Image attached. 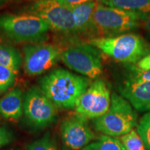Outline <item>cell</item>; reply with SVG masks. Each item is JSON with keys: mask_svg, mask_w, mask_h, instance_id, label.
<instances>
[{"mask_svg": "<svg viewBox=\"0 0 150 150\" xmlns=\"http://www.w3.org/2000/svg\"><path fill=\"white\" fill-rule=\"evenodd\" d=\"M91 79L65 69H54L39 80V87L58 108L74 109L78 99L88 88Z\"/></svg>", "mask_w": 150, "mask_h": 150, "instance_id": "cell-1", "label": "cell"}, {"mask_svg": "<svg viewBox=\"0 0 150 150\" xmlns=\"http://www.w3.org/2000/svg\"><path fill=\"white\" fill-rule=\"evenodd\" d=\"M147 16L98 3L93 14V38L131 33L140 27Z\"/></svg>", "mask_w": 150, "mask_h": 150, "instance_id": "cell-2", "label": "cell"}, {"mask_svg": "<svg viewBox=\"0 0 150 150\" xmlns=\"http://www.w3.org/2000/svg\"><path fill=\"white\" fill-rule=\"evenodd\" d=\"M88 43L116 61L127 65L136 64L150 53V45L141 35L128 33L117 36L95 38Z\"/></svg>", "mask_w": 150, "mask_h": 150, "instance_id": "cell-3", "label": "cell"}, {"mask_svg": "<svg viewBox=\"0 0 150 150\" xmlns=\"http://www.w3.org/2000/svg\"><path fill=\"white\" fill-rule=\"evenodd\" d=\"M94 125L97 131L105 136H122L137 125V114L126 99L112 93L109 109L104 115L94 120Z\"/></svg>", "mask_w": 150, "mask_h": 150, "instance_id": "cell-4", "label": "cell"}, {"mask_svg": "<svg viewBox=\"0 0 150 150\" xmlns=\"http://www.w3.org/2000/svg\"><path fill=\"white\" fill-rule=\"evenodd\" d=\"M50 27L34 15L4 14L0 16V31L11 40L18 42H42Z\"/></svg>", "mask_w": 150, "mask_h": 150, "instance_id": "cell-5", "label": "cell"}, {"mask_svg": "<svg viewBox=\"0 0 150 150\" xmlns=\"http://www.w3.org/2000/svg\"><path fill=\"white\" fill-rule=\"evenodd\" d=\"M61 60L67 67L90 79L102 74L103 65L101 52L89 43L71 46L62 52Z\"/></svg>", "mask_w": 150, "mask_h": 150, "instance_id": "cell-6", "label": "cell"}, {"mask_svg": "<svg viewBox=\"0 0 150 150\" xmlns=\"http://www.w3.org/2000/svg\"><path fill=\"white\" fill-rule=\"evenodd\" d=\"M27 11L44 20L50 30L65 34L76 33L71 7L56 0H36Z\"/></svg>", "mask_w": 150, "mask_h": 150, "instance_id": "cell-7", "label": "cell"}, {"mask_svg": "<svg viewBox=\"0 0 150 150\" xmlns=\"http://www.w3.org/2000/svg\"><path fill=\"white\" fill-rule=\"evenodd\" d=\"M57 107L39 86H32L24 96L23 110L27 123L37 129L51 125L57 116Z\"/></svg>", "mask_w": 150, "mask_h": 150, "instance_id": "cell-8", "label": "cell"}, {"mask_svg": "<svg viewBox=\"0 0 150 150\" xmlns=\"http://www.w3.org/2000/svg\"><path fill=\"white\" fill-rule=\"evenodd\" d=\"M110 89L102 79H96L78 99L75 112L86 120H95L104 115L110 106Z\"/></svg>", "mask_w": 150, "mask_h": 150, "instance_id": "cell-9", "label": "cell"}, {"mask_svg": "<svg viewBox=\"0 0 150 150\" xmlns=\"http://www.w3.org/2000/svg\"><path fill=\"white\" fill-rule=\"evenodd\" d=\"M62 50L54 45L33 43L23 47V67L26 74L35 76L45 72L61 60Z\"/></svg>", "mask_w": 150, "mask_h": 150, "instance_id": "cell-10", "label": "cell"}, {"mask_svg": "<svg viewBox=\"0 0 150 150\" xmlns=\"http://www.w3.org/2000/svg\"><path fill=\"white\" fill-rule=\"evenodd\" d=\"M87 120L76 113L63 120L61 134L62 140L67 147L73 150L83 149L95 139V135Z\"/></svg>", "mask_w": 150, "mask_h": 150, "instance_id": "cell-11", "label": "cell"}, {"mask_svg": "<svg viewBox=\"0 0 150 150\" xmlns=\"http://www.w3.org/2000/svg\"><path fill=\"white\" fill-rule=\"evenodd\" d=\"M119 91L136 110L140 112L150 110V82L127 77L119 87Z\"/></svg>", "mask_w": 150, "mask_h": 150, "instance_id": "cell-12", "label": "cell"}, {"mask_svg": "<svg viewBox=\"0 0 150 150\" xmlns=\"http://www.w3.org/2000/svg\"><path fill=\"white\" fill-rule=\"evenodd\" d=\"M97 4V1H89L71 7L76 33L93 35V14Z\"/></svg>", "mask_w": 150, "mask_h": 150, "instance_id": "cell-13", "label": "cell"}, {"mask_svg": "<svg viewBox=\"0 0 150 150\" xmlns=\"http://www.w3.org/2000/svg\"><path fill=\"white\" fill-rule=\"evenodd\" d=\"M24 97L20 88H13L0 99V115L8 120H16L23 114Z\"/></svg>", "mask_w": 150, "mask_h": 150, "instance_id": "cell-14", "label": "cell"}, {"mask_svg": "<svg viewBox=\"0 0 150 150\" xmlns=\"http://www.w3.org/2000/svg\"><path fill=\"white\" fill-rule=\"evenodd\" d=\"M99 1L107 6L138 13L144 16L150 13V0H99Z\"/></svg>", "mask_w": 150, "mask_h": 150, "instance_id": "cell-15", "label": "cell"}, {"mask_svg": "<svg viewBox=\"0 0 150 150\" xmlns=\"http://www.w3.org/2000/svg\"><path fill=\"white\" fill-rule=\"evenodd\" d=\"M22 56L16 48L10 45H0V65L18 72L22 63Z\"/></svg>", "mask_w": 150, "mask_h": 150, "instance_id": "cell-16", "label": "cell"}, {"mask_svg": "<svg viewBox=\"0 0 150 150\" xmlns=\"http://www.w3.org/2000/svg\"><path fill=\"white\" fill-rule=\"evenodd\" d=\"M82 150H122L120 140L105 135H102L95 141L88 144Z\"/></svg>", "mask_w": 150, "mask_h": 150, "instance_id": "cell-17", "label": "cell"}, {"mask_svg": "<svg viewBox=\"0 0 150 150\" xmlns=\"http://www.w3.org/2000/svg\"><path fill=\"white\" fill-rule=\"evenodd\" d=\"M120 140L127 150H147L139 134L134 129L121 136Z\"/></svg>", "mask_w": 150, "mask_h": 150, "instance_id": "cell-18", "label": "cell"}, {"mask_svg": "<svg viewBox=\"0 0 150 150\" xmlns=\"http://www.w3.org/2000/svg\"><path fill=\"white\" fill-rule=\"evenodd\" d=\"M139 134L147 150H150V112L142 116L137 127Z\"/></svg>", "mask_w": 150, "mask_h": 150, "instance_id": "cell-19", "label": "cell"}, {"mask_svg": "<svg viewBox=\"0 0 150 150\" xmlns=\"http://www.w3.org/2000/svg\"><path fill=\"white\" fill-rule=\"evenodd\" d=\"M18 72L0 65V93L7 91L16 81Z\"/></svg>", "mask_w": 150, "mask_h": 150, "instance_id": "cell-20", "label": "cell"}, {"mask_svg": "<svg viewBox=\"0 0 150 150\" xmlns=\"http://www.w3.org/2000/svg\"><path fill=\"white\" fill-rule=\"evenodd\" d=\"M27 150H59L58 146L50 137L46 136L28 146Z\"/></svg>", "mask_w": 150, "mask_h": 150, "instance_id": "cell-21", "label": "cell"}, {"mask_svg": "<svg viewBox=\"0 0 150 150\" xmlns=\"http://www.w3.org/2000/svg\"><path fill=\"white\" fill-rule=\"evenodd\" d=\"M127 77L138 81L150 82V71H144L138 68L135 64L127 65Z\"/></svg>", "mask_w": 150, "mask_h": 150, "instance_id": "cell-22", "label": "cell"}, {"mask_svg": "<svg viewBox=\"0 0 150 150\" xmlns=\"http://www.w3.org/2000/svg\"><path fill=\"white\" fill-rule=\"evenodd\" d=\"M13 140V134L8 129L0 127V148L8 145Z\"/></svg>", "mask_w": 150, "mask_h": 150, "instance_id": "cell-23", "label": "cell"}, {"mask_svg": "<svg viewBox=\"0 0 150 150\" xmlns=\"http://www.w3.org/2000/svg\"><path fill=\"white\" fill-rule=\"evenodd\" d=\"M135 65L144 71H150V53L142 58Z\"/></svg>", "mask_w": 150, "mask_h": 150, "instance_id": "cell-24", "label": "cell"}, {"mask_svg": "<svg viewBox=\"0 0 150 150\" xmlns=\"http://www.w3.org/2000/svg\"><path fill=\"white\" fill-rule=\"evenodd\" d=\"M59 2L63 4L66 5L67 6H74L89 1H99V0H56Z\"/></svg>", "mask_w": 150, "mask_h": 150, "instance_id": "cell-25", "label": "cell"}, {"mask_svg": "<svg viewBox=\"0 0 150 150\" xmlns=\"http://www.w3.org/2000/svg\"><path fill=\"white\" fill-rule=\"evenodd\" d=\"M142 26H143L144 29L147 33V34L150 37V13L145 17V20L142 22Z\"/></svg>", "mask_w": 150, "mask_h": 150, "instance_id": "cell-26", "label": "cell"}, {"mask_svg": "<svg viewBox=\"0 0 150 150\" xmlns=\"http://www.w3.org/2000/svg\"><path fill=\"white\" fill-rule=\"evenodd\" d=\"M122 150H127L126 149H125V147H123V145H122Z\"/></svg>", "mask_w": 150, "mask_h": 150, "instance_id": "cell-27", "label": "cell"}, {"mask_svg": "<svg viewBox=\"0 0 150 150\" xmlns=\"http://www.w3.org/2000/svg\"><path fill=\"white\" fill-rule=\"evenodd\" d=\"M7 1V0H0V2H1V1Z\"/></svg>", "mask_w": 150, "mask_h": 150, "instance_id": "cell-28", "label": "cell"}]
</instances>
